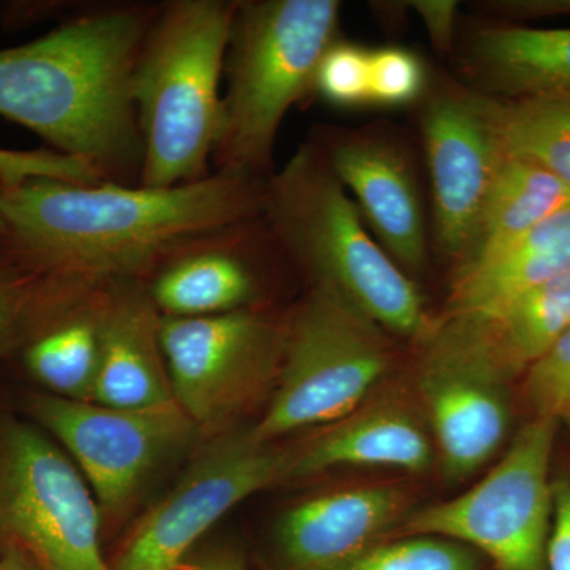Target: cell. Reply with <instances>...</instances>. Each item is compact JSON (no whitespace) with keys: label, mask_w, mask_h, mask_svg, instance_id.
Wrapping results in <instances>:
<instances>
[{"label":"cell","mask_w":570,"mask_h":570,"mask_svg":"<svg viewBox=\"0 0 570 570\" xmlns=\"http://www.w3.org/2000/svg\"><path fill=\"white\" fill-rule=\"evenodd\" d=\"M262 216L307 288L335 292L393 337L419 344L433 330L417 284L370 235L316 142L266 179Z\"/></svg>","instance_id":"obj_3"},{"label":"cell","mask_w":570,"mask_h":570,"mask_svg":"<svg viewBox=\"0 0 570 570\" xmlns=\"http://www.w3.org/2000/svg\"><path fill=\"white\" fill-rule=\"evenodd\" d=\"M108 283L100 285L45 326L18 352V363L36 390L73 401H92Z\"/></svg>","instance_id":"obj_21"},{"label":"cell","mask_w":570,"mask_h":570,"mask_svg":"<svg viewBox=\"0 0 570 570\" xmlns=\"http://www.w3.org/2000/svg\"><path fill=\"white\" fill-rule=\"evenodd\" d=\"M287 309L253 307L208 317L160 316L175 403L206 436L268 404L283 363Z\"/></svg>","instance_id":"obj_11"},{"label":"cell","mask_w":570,"mask_h":570,"mask_svg":"<svg viewBox=\"0 0 570 570\" xmlns=\"http://www.w3.org/2000/svg\"><path fill=\"white\" fill-rule=\"evenodd\" d=\"M568 206V184L539 165L505 156L487 198L474 247L456 272L505 249Z\"/></svg>","instance_id":"obj_22"},{"label":"cell","mask_w":570,"mask_h":570,"mask_svg":"<svg viewBox=\"0 0 570 570\" xmlns=\"http://www.w3.org/2000/svg\"><path fill=\"white\" fill-rule=\"evenodd\" d=\"M490 105L505 156L539 165L570 187V100L490 97Z\"/></svg>","instance_id":"obj_25"},{"label":"cell","mask_w":570,"mask_h":570,"mask_svg":"<svg viewBox=\"0 0 570 570\" xmlns=\"http://www.w3.org/2000/svg\"><path fill=\"white\" fill-rule=\"evenodd\" d=\"M425 96L420 126L433 190L434 242L459 269L474 247L505 153L489 96L455 81L426 89Z\"/></svg>","instance_id":"obj_14"},{"label":"cell","mask_w":570,"mask_h":570,"mask_svg":"<svg viewBox=\"0 0 570 570\" xmlns=\"http://www.w3.org/2000/svg\"><path fill=\"white\" fill-rule=\"evenodd\" d=\"M434 453L414 395L376 390L346 417L296 441L292 480L337 468H389L422 474L433 464Z\"/></svg>","instance_id":"obj_17"},{"label":"cell","mask_w":570,"mask_h":570,"mask_svg":"<svg viewBox=\"0 0 570 570\" xmlns=\"http://www.w3.org/2000/svg\"><path fill=\"white\" fill-rule=\"evenodd\" d=\"M414 397L442 469L453 482L471 478L509 434V381L489 322L474 314H444L415 344Z\"/></svg>","instance_id":"obj_9"},{"label":"cell","mask_w":570,"mask_h":570,"mask_svg":"<svg viewBox=\"0 0 570 570\" xmlns=\"http://www.w3.org/2000/svg\"><path fill=\"white\" fill-rule=\"evenodd\" d=\"M482 557L463 543L434 535L384 540L335 570H480Z\"/></svg>","instance_id":"obj_26"},{"label":"cell","mask_w":570,"mask_h":570,"mask_svg":"<svg viewBox=\"0 0 570 570\" xmlns=\"http://www.w3.org/2000/svg\"><path fill=\"white\" fill-rule=\"evenodd\" d=\"M558 422L534 415L485 478L460 497L412 510L396 538L453 540L478 551L497 570H547Z\"/></svg>","instance_id":"obj_8"},{"label":"cell","mask_w":570,"mask_h":570,"mask_svg":"<svg viewBox=\"0 0 570 570\" xmlns=\"http://www.w3.org/2000/svg\"><path fill=\"white\" fill-rule=\"evenodd\" d=\"M284 268L292 269L261 214L184 236L165 247L140 283L160 316H219L275 306Z\"/></svg>","instance_id":"obj_13"},{"label":"cell","mask_w":570,"mask_h":570,"mask_svg":"<svg viewBox=\"0 0 570 570\" xmlns=\"http://www.w3.org/2000/svg\"><path fill=\"white\" fill-rule=\"evenodd\" d=\"M37 178L69 183L104 181L85 164L50 148L32 151L0 148V187H13Z\"/></svg>","instance_id":"obj_30"},{"label":"cell","mask_w":570,"mask_h":570,"mask_svg":"<svg viewBox=\"0 0 570 570\" xmlns=\"http://www.w3.org/2000/svg\"><path fill=\"white\" fill-rule=\"evenodd\" d=\"M528 401L538 417L570 414V328L527 370Z\"/></svg>","instance_id":"obj_29"},{"label":"cell","mask_w":570,"mask_h":570,"mask_svg":"<svg viewBox=\"0 0 570 570\" xmlns=\"http://www.w3.org/2000/svg\"><path fill=\"white\" fill-rule=\"evenodd\" d=\"M336 0L238 2L227 56L224 122L213 171L268 179L288 110L313 91L322 56L337 40Z\"/></svg>","instance_id":"obj_5"},{"label":"cell","mask_w":570,"mask_h":570,"mask_svg":"<svg viewBox=\"0 0 570 570\" xmlns=\"http://www.w3.org/2000/svg\"><path fill=\"white\" fill-rule=\"evenodd\" d=\"M18 412L50 434L88 480L105 528L134 515L165 464L200 436L175 403L146 409L108 407L26 390Z\"/></svg>","instance_id":"obj_10"},{"label":"cell","mask_w":570,"mask_h":570,"mask_svg":"<svg viewBox=\"0 0 570 570\" xmlns=\"http://www.w3.org/2000/svg\"><path fill=\"white\" fill-rule=\"evenodd\" d=\"M392 337L343 296L307 288L287 309L279 379L254 436L279 442L362 406L395 365Z\"/></svg>","instance_id":"obj_6"},{"label":"cell","mask_w":570,"mask_h":570,"mask_svg":"<svg viewBox=\"0 0 570 570\" xmlns=\"http://www.w3.org/2000/svg\"><path fill=\"white\" fill-rule=\"evenodd\" d=\"M94 403L146 409L174 403L160 313L138 279L108 281Z\"/></svg>","instance_id":"obj_18"},{"label":"cell","mask_w":570,"mask_h":570,"mask_svg":"<svg viewBox=\"0 0 570 570\" xmlns=\"http://www.w3.org/2000/svg\"><path fill=\"white\" fill-rule=\"evenodd\" d=\"M296 442H264L247 430L214 434L174 489L153 505L118 551L112 570H171L197 540L258 491L292 482Z\"/></svg>","instance_id":"obj_12"},{"label":"cell","mask_w":570,"mask_h":570,"mask_svg":"<svg viewBox=\"0 0 570 570\" xmlns=\"http://www.w3.org/2000/svg\"><path fill=\"white\" fill-rule=\"evenodd\" d=\"M570 273V206L515 243L455 273L444 314L489 317L517 296Z\"/></svg>","instance_id":"obj_20"},{"label":"cell","mask_w":570,"mask_h":570,"mask_svg":"<svg viewBox=\"0 0 570 570\" xmlns=\"http://www.w3.org/2000/svg\"><path fill=\"white\" fill-rule=\"evenodd\" d=\"M88 480L66 450L17 409L0 407V553L37 570H112Z\"/></svg>","instance_id":"obj_7"},{"label":"cell","mask_w":570,"mask_h":570,"mask_svg":"<svg viewBox=\"0 0 570 570\" xmlns=\"http://www.w3.org/2000/svg\"><path fill=\"white\" fill-rule=\"evenodd\" d=\"M236 9L238 0L160 3L130 80L142 142L141 186H183L213 174Z\"/></svg>","instance_id":"obj_4"},{"label":"cell","mask_w":570,"mask_h":570,"mask_svg":"<svg viewBox=\"0 0 570 570\" xmlns=\"http://www.w3.org/2000/svg\"><path fill=\"white\" fill-rule=\"evenodd\" d=\"M313 91L341 108L370 104V51L336 40L318 62Z\"/></svg>","instance_id":"obj_27"},{"label":"cell","mask_w":570,"mask_h":570,"mask_svg":"<svg viewBox=\"0 0 570 570\" xmlns=\"http://www.w3.org/2000/svg\"><path fill=\"white\" fill-rule=\"evenodd\" d=\"M460 69L468 88L494 99L570 100V28L475 29L461 47Z\"/></svg>","instance_id":"obj_19"},{"label":"cell","mask_w":570,"mask_h":570,"mask_svg":"<svg viewBox=\"0 0 570 570\" xmlns=\"http://www.w3.org/2000/svg\"><path fill=\"white\" fill-rule=\"evenodd\" d=\"M0 232H2V223H0Z\"/></svg>","instance_id":"obj_36"},{"label":"cell","mask_w":570,"mask_h":570,"mask_svg":"<svg viewBox=\"0 0 570 570\" xmlns=\"http://www.w3.org/2000/svg\"><path fill=\"white\" fill-rule=\"evenodd\" d=\"M547 570H570V474L553 478V524Z\"/></svg>","instance_id":"obj_31"},{"label":"cell","mask_w":570,"mask_h":570,"mask_svg":"<svg viewBox=\"0 0 570 570\" xmlns=\"http://www.w3.org/2000/svg\"><path fill=\"white\" fill-rule=\"evenodd\" d=\"M374 238L409 277L428 265L425 217L415 176L392 141L373 134L324 135L314 140Z\"/></svg>","instance_id":"obj_16"},{"label":"cell","mask_w":570,"mask_h":570,"mask_svg":"<svg viewBox=\"0 0 570 570\" xmlns=\"http://www.w3.org/2000/svg\"><path fill=\"white\" fill-rule=\"evenodd\" d=\"M409 9L419 14L438 51H453L459 3L453 0H419V2H409Z\"/></svg>","instance_id":"obj_32"},{"label":"cell","mask_w":570,"mask_h":570,"mask_svg":"<svg viewBox=\"0 0 570 570\" xmlns=\"http://www.w3.org/2000/svg\"><path fill=\"white\" fill-rule=\"evenodd\" d=\"M564 420H566V422H568V423H569V425H570V414H569V415H568V417H566Z\"/></svg>","instance_id":"obj_35"},{"label":"cell","mask_w":570,"mask_h":570,"mask_svg":"<svg viewBox=\"0 0 570 570\" xmlns=\"http://www.w3.org/2000/svg\"><path fill=\"white\" fill-rule=\"evenodd\" d=\"M483 318L510 373L527 371L570 328V273L524 292Z\"/></svg>","instance_id":"obj_24"},{"label":"cell","mask_w":570,"mask_h":570,"mask_svg":"<svg viewBox=\"0 0 570 570\" xmlns=\"http://www.w3.org/2000/svg\"><path fill=\"white\" fill-rule=\"evenodd\" d=\"M171 570H246L236 558L227 553L208 554L204 558H186Z\"/></svg>","instance_id":"obj_33"},{"label":"cell","mask_w":570,"mask_h":570,"mask_svg":"<svg viewBox=\"0 0 570 570\" xmlns=\"http://www.w3.org/2000/svg\"><path fill=\"white\" fill-rule=\"evenodd\" d=\"M104 284L29 272L0 253V362H11L45 326Z\"/></svg>","instance_id":"obj_23"},{"label":"cell","mask_w":570,"mask_h":570,"mask_svg":"<svg viewBox=\"0 0 570 570\" xmlns=\"http://www.w3.org/2000/svg\"><path fill=\"white\" fill-rule=\"evenodd\" d=\"M159 9L96 7L39 39L0 50V116L104 181L138 184L142 142L130 80Z\"/></svg>","instance_id":"obj_2"},{"label":"cell","mask_w":570,"mask_h":570,"mask_svg":"<svg viewBox=\"0 0 570 570\" xmlns=\"http://www.w3.org/2000/svg\"><path fill=\"white\" fill-rule=\"evenodd\" d=\"M426 70L415 52L400 47L370 51V104L404 107L426 92Z\"/></svg>","instance_id":"obj_28"},{"label":"cell","mask_w":570,"mask_h":570,"mask_svg":"<svg viewBox=\"0 0 570 570\" xmlns=\"http://www.w3.org/2000/svg\"><path fill=\"white\" fill-rule=\"evenodd\" d=\"M265 184L232 171L175 187L29 179L0 187V253L29 272L140 281L184 236L261 216Z\"/></svg>","instance_id":"obj_1"},{"label":"cell","mask_w":570,"mask_h":570,"mask_svg":"<svg viewBox=\"0 0 570 570\" xmlns=\"http://www.w3.org/2000/svg\"><path fill=\"white\" fill-rule=\"evenodd\" d=\"M0 570H37L31 562L13 551L0 553Z\"/></svg>","instance_id":"obj_34"},{"label":"cell","mask_w":570,"mask_h":570,"mask_svg":"<svg viewBox=\"0 0 570 570\" xmlns=\"http://www.w3.org/2000/svg\"><path fill=\"white\" fill-rule=\"evenodd\" d=\"M411 513V493L396 483L321 491L285 510L277 553L285 570H335L392 539Z\"/></svg>","instance_id":"obj_15"}]
</instances>
